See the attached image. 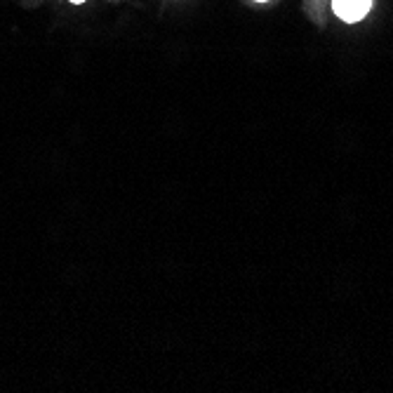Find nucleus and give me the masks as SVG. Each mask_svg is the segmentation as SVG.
Wrapping results in <instances>:
<instances>
[{
    "label": "nucleus",
    "instance_id": "obj_3",
    "mask_svg": "<svg viewBox=\"0 0 393 393\" xmlns=\"http://www.w3.org/2000/svg\"><path fill=\"white\" fill-rule=\"evenodd\" d=\"M259 3H262V0H259Z\"/></svg>",
    "mask_w": 393,
    "mask_h": 393
},
{
    "label": "nucleus",
    "instance_id": "obj_1",
    "mask_svg": "<svg viewBox=\"0 0 393 393\" xmlns=\"http://www.w3.org/2000/svg\"><path fill=\"white\" fill-rule=\"evenodd\" d=\"M370 0H334V12L344 21H358L368 14Z\"/></svg>",
    "mask_w": 393,
    "mask_h": 393
},
{
    "label": "nucleus",
    "instance_id": "obj_2",
    "mask_svg": "<svg viewBox=\"0 0 393 393\" xmlns=\"http://www.w3.org/2000/svg\"><path fill=\"white\" fill-rule=\"evenodd\" d=\"M71 3H85V0H71Z\"/></svg>",
    "mask_w": 393,
    "mask_h": 393
}]
</instances>
